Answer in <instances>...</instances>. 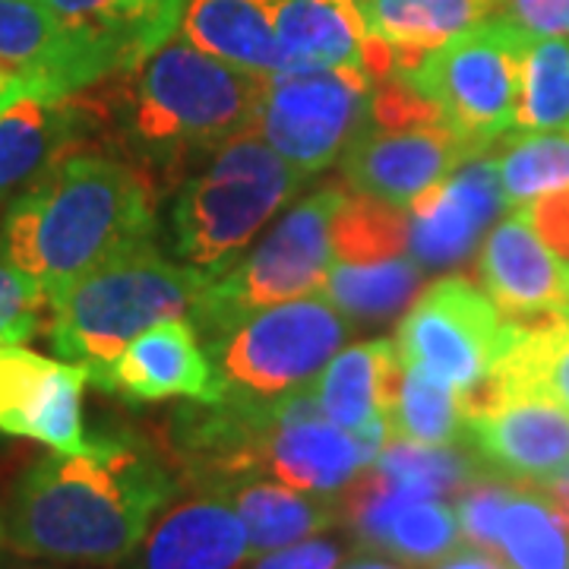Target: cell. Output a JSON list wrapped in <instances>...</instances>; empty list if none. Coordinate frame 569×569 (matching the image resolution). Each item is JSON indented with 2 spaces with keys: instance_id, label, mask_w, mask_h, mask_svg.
Masks as SVG:
<instances>
[{
  "instance_id": "1",
  "label": "cell",
  "mask_w": 569,
  "mask_h": 569,
  "mask_svg": "<svg viewBox=\"0 0 569 569\" xmlns=\"http://www.w3.org/2000/svg\"><path fill=\"white\" fill-rule=\"evenodd\" d=\"M178 490L168 462L130 440L54 452L29 466L0 503V541L17 557L121 567Z\"/></svg>"
},
{
  "instance_id": "2",
  "label": "cell",
  "mask_w": 569,
  "mask_h": 569,
  "mask_svg": "<svg viewBox=\"0 0 569 569\" xmlns=\"http://www.w3.org/2000/svg\"><path fill=\"white\" fill-rule=\"evenodd\" d=\"M156 234L152 178L130 159L80 149L22 190L0 224V250L48 301Z\"/></svg>"
},
{
  "instance_id": "3",
  "label": "cell",
  "mask_w": 569,
  "mask_h": 569,
  "mask_svg": "<svg viewBox=\"0 0 569 569\" xmlns=\"http://www.w3.org/2000/svg\"><path fill=\"white\" fill-rule=\"evenodd\" d=\"M272 73L219 61L178 36L137 67L111 77L104 99H92L102 130L121 142L130 162L149 174L174 171L183 159L257 130Z\"/></svg>"
},
{
  "instance_id": "4",
  "label": "cell",
  "mask_w": 569,
  "mask_h": 569,
  "mask_svg": "<svg viewBox=\"0 0 569 569\" xmlns=\"http://www.w3.org/2000/svg\"><path fill=\"white\" fill-rule=\"evenodd\" d=\"M206 279L171 263L156 241H140L96 266L51 301V346L67 365L86 367L96 387L137 336L193 310Z\"/></svg>"
},
{
  "instance_id": "5",
  "label": "cell",
  "mask_w": 569,
  "mask_h": 569,
  "mask_svg": "<svg viewBox=\"0 0 569 569\" xmlns=\"http://www.w3.org/2000/svg\"><path fill=\"white\" fill-rule=\"evenodd\" d=\"M310 178L253 130L238 133L181 183L171 206V244L206 282L241 260L253 238Z\"/></svg>"
},
{
  "instance_id": "6",
  "label": "cell",
  "mask_w": 569,
  "mask_h": 569,
  "mask_svg": "<svg viewBox=\"0 0 569 569\" xmlns=\"http://www.w3.org/2000/svg\"><path fill=\"white\" fill-rule=\"evenodd\" d=\"M346 193V187L332 183L295 203L241 263L200 288L190 317L206 346L260 307L284 305L323 288L336 263L332 219Z\"/></svg>"
},
{
  "instance_id": "7",
  "label": "cell",
  "mask_w": 569,
  "mask_h": 569,
  "mask_svg": "<svg viewBox=\"0 0 569 569\" xmlns=\"http://www.w3.org/2000/svg\"><path fill=\"white\" fill-rule=\"evenodd\" d=\"M346 336L348 323L339 307L326 295H305L247 313L206 348L222 396L279 402L313 389Z\"/></svg>"
},
{
  "instance_id": "8",
  "label": "cell",
  "mask_w": 569,
  "mask_h": 569,
  "mask_svg": "<svg viewBox=\"0 0 569 569\" xmlns=\"http://www.w3.org/2000/svg\"><path fill=\"white\" fill-rule=\"evenodd\" d=\"M529 36L503 17H490L430 51L415 70L399 73L440 111L475 156L516 130L522 58Z\"/></svg>"
},
{
  "instance_id": "9",
  "label": "cell",
  "mask_w": 569,
  "mask_h": 569,
  "mask_svg": "<svg viewBox=\"0 0 569 569\" xmlns=\"http://www.w3.org/2000/svg\"><path fill=\"white\" fill-rule=\"evenodd\" d=\"M373 86L365 67L272 73L257 133L288 162L317 174L339 162L367 127Z\"/></svg>"
},
{
  "instance_id": "10",
  "label": "cell",
  "mask_w": 569,
  "mask_h": 569,
  "mask_svg": "<svg viewBox=\"0 0 569 569\" xmlns=\"http://www.w3.org/2000/svg\"><path fill=\"white\" fill-rule=\"evenodd\" d=\"M509 317L466 276L433 282L396 329L406 365L427 370L459 392L481 387L507 346Z\"/></svg>"
},
{
  "instance_id": "11",
  "label": "cell",
  "mask_w": 569,
  "mask_h": 569,
  "mask_svg": "<svg viewBox=\"0 0 569 569\" xmlns=\"http://www.w3.org/2000/svg\"><path fill=\"white\" fill-rule=\"evenodd\" d=\"M380 449L361 433L332 425L320 411L317 392L305 389L272 402L257 449V475L310 493H342L377 462Z\"/></svg>"
},
{
  "instance_id": "12",
  "label": "cell",
  "mask_w": 569,
  "mask_h": 569,
  "mask_svg": "<svg viewBox=\"0 0 569 569\" xmlns=\"http://www.w3.org/2000/svg\"><path fill=\"white\" fill-rule=\"evenodd\" d=\"M471 156V146L443 121L411 127L367 121L339 162L351 190L408 209Z\"/></svg>"
},
{
  "instance_id": "13",
  "label": "cell",
  "mask_w": 569,
  "mask_h": 569,
  "mask_svg": "<svg viewBox=\"0 0 569 569\" xmlns=\"http://www.w3.org/2000/svg\"><path fill=\"white\" fill-rule=\"evenodd\" d=\"M462 440L509 481L541 485L569 466V411L541 396L468 399Z\"/></svg>"
},
{
  "instance_id": "14",
  "label": "cell",
  "mask_w": 569,
  "mask_h": 569,
  "mask_svg": "<svg viewBox=\"0 0 569 569\" xmlns=\"http://www.w3.org/2000/svg\"><path fill=\"white\" fill-rule=\"evenodd\" d=\"M86 383V367L41 358L22 346H0V430L39 440L54 452L96 449L99 440H89L82 427Z\"/></svg>"
},
{
  "instance_id": "15",
  "label": "cell",
  "mask_w": 569,
  "mask_h": 569,
  "mask_svg": "<svg viewBox=\"0 0 569 569\" xmlns=\"http://www.w3.org/2000/svg\"><path fill=\"white\" fill-rule=\"evenodd\" d=\"M0 70L51 102L114 77L111 63L39 0H0Z\"/></svg>"
},
{
  "instance_id": "16",
  "label": "cell",
  "mask_w": 569,
  "mask_h": 569,
  "mask_svg": "<svg viewBox=\"0 0 569 569\" xmlns=\"http://www.w3.org/2000/svg\"><path fill=\"white\" fill-rule=\"evenodd\" d=\"M503 206L497 159L471 156L408 206V253L425 269L462 263Z\"/></svg>"
},
{
  "instance_id": "17",
  "label": "cell",
  "mask_w": 569,
  "mask_h": 569,
  "mask_svg": "<svg viewBox=\"0 0 569 569\" xmlns=\"http://www.w3.org/2000/svg\"><path fill=\"white\" fill-rule=\"evenodd\" d=\"M102 137V118L89 96H22L0 111V200L39 183L54 164Z\"/></svg>"
},
{
  "instance_id": "18",
  "label": "cell",
  "mask_w": 569,
  "mask_h": 569,
  "mask_svg": "<svg viewBox=\"0 0 569 569\" xmlns=\"http://www.w3.org/2000/svg\"><path fill=\"white\" fill-rule=\"evenodd\" d=\"M250 553L247 529L219 490L171 500L152 519L123 569H241Z\"/></svg>"
},
{
  "instance_id": "19",
  "label": "cell",
  "mask_w": 569,
  "mask_h": 569,
  "mask_svg": "<svg viewBox=\"0 0 569 569\" xmlns=\"http://www.w3.org/2000/svg\"><path fill=\"white\" fill-rule=\"evenodd\" d=\"M96 387L104 392H118L133 402H159V399L219 402L222 399L216 367L197 342V329L183 317L164 320L137 336L99 377Z\"/></svg>"
},
{
  "instance_id": "20",
  "label": "cell",
  "mask_w": 569,
  "mask_h": 569,
  "mask_svg": "<svg viewBox=\"0 0 569 569\" xmlns=\"http://www.w3.org/2000/svg\"><path fill=\"white\" fill-rule=\"evenodd\" d=\"M478 276L509 320L569 307V260L538 238L522 209L493 224L478 257Z\"/></svg>"
},
{
  "instance_id": "21",
  "label": "cell",
  "mask_w": 569,
  "mask_h": 569,
  "mask_svg": "<svg viewBox=\"0 0 569 569\" xmlns=\"http://www.w3.org/2000/svg\"><path fill=\"white\" fill-rule=\"evenodd\" d=\"M58 20L96 48L114 73L152 54L181 26L187 0H39Z\"/></svg>"
},
{
  "instance_id": "22",
  "label": "cell",
  "mask_w": 569,
  "mask_h": 569,
  "mask_svg": "<svg viewBox=\"0 0 569 569\" xmlns=\"http://www.w3.org/2000/svg\"><path fill=\"white\" fill-rule=\"evenodd\" d=\"M462 396H541L569 411V307L526 320H509L507 346L490 377Z\"/></svg>"
},
{
  "instance_id": "23",
  "label": "cell",
  "mask_w": 569,
  "mask_h": 569,
  "mask_svg": "<svg viewBox=\"0 0 569 569\" xmlns=\"http://www.w3.org/2000/svg\"><path fill=\"white\" fill-rule=\"evenodd\" d=\"M370 29L358 0H279L276 73L365 67Z\"/></svg>"
},
{
  "instance_id": "24",
  "label": "cell",
  "mask_w": 569,
  "mask_h": 569,
  "mask_svg": "<svg viewBox=\"0 0 569 569\" xmlns=\"http://www.w3.org/2000/svg\"><path fill=\"white\" fill-rule=\"evenodd\" d=\"M402 373L406 361L396 342L373 339L339 351L317 377L313 392L332 425L361 433L367 427L387 425Z\"/></svg>"
},
{
  "instance_id": "25",
  "label": "cell",
  "mask_w": 569,
  "mask_h": 569,
  "mask_svg": "<svg viewBox=\"0 0 569 569\" xmlns=\"http://www.w3.org/2000/svg\"><path fill=\"white\" fill-rule=\"evenodd\" d=\"M219 493L238 509L253 557L323 535L342 519L339 493H310L263 475L228 481Z\"/></svg>"
},
{
  "instance_id": "26",
  "label": "cell",
  "mask_w": 569,
  "mask_h": 569,
  "mask_svg": "<svg viewBox=\"0 0 569 569\" xmlns=\"http://www.w3.org/2000/svg\"><path fill=\"white\" fill-rule=\"evenodd\" d=\"M370 36L387 44L396 77L415 70L430 51L500 13V0H358Z\"/></svg>"
},
{
  "instance_id": "27",
  "label": "cell",
  "mask_w": 569,
  "mask_h": 569,
  "mask_svg": "<svg viewBox=\"0 0 569 569\" xmlns=\"http://www.w3.org/2000/svg\"><path fill=\"white\" fill-rule=\"evenodd\" d=\"M279 0H187L181 36L219 61L276 73Z\"/></svg>"
},
{
  "instance_id": "28",
  "label": "cell",
  "mask_w": 569,
  "mask_h": 569,
  "mask_svg": "<svg viewBox=\"0 0 569 569\" xmlns=\"http://www.w3.org/2000/svg\"><path fill=\"white\" fill-rule=\"evenodd\" d=\"M497 553L512 569H569V507L541 485H516L500 516Z\"/></svg>"
},
{
  "instance_id": "29",
  "label": "cell",
  "mask_w": 569,
  "mask_h": 569,
  "mask_svg": "<svg viewBox=\"0 0 569 569\" xmlns=\"http://www.w3.org/2000/svg\"><path fill=\"white\" fill-rule=\"evenodd\" d=\"M421 276L425 266L402 253L373 263L336 260L326 276L323 295L355 320H387L418 295Z\"/></svg>"
},
{
  "instance_id": "30",
  "label": "cell",
  "mask_w": 569,
  "mask_h": 569,
  "mask_svg": "<svg viewBox=\"0 0 569 569\" xmlns=\"http://www.w3.org/2000/svg\"><path fill=\"white\" fill-rule=\"evenodd\" d=\"M462 425H466L462 392L430 377L421 367L406 365L396 406L389 411L392 440L452 447L456 440H462Z\"/></svg>"
},
{
  "instance_id": "31",
  "label": "cell",
  "mask_w": 569,
  "mask_h": 569,
  "mask_svg": "<svg viewBox=\"0 0 569 569\" xmlns=\"http://www.w3.org/2000/svg\"><path fill=\"white\" fill-rule=\"evenodd\" d=\"M462 526L456 507L440 497H406L377 531L370 550H380L408 567H433L459 548Z\"/></svg>"
},
{
  "instance_id": "32",
  "label": "cell",
  "mask_w": 569,
  "mask_h": 569,
  "mask_svg": "<svg viewBox=\"0 0 569 569\" xmlns=\"http://www.w3.org/2000/svg\"><path fill=\"white\" fill-rule=\"evenodd\" d=\"M497 149V174L507 206H526L535 197L569 187V133L567 130H509Z\"/></svg>"
},
{
  "instance_id": "33",
  "label": "cell",
  "mask_w": 569,
  "mask_h": 569,
  "mask_svg": "<svg viewBox=\"0 0 569 569\" xmlns=\"http://www.w3.org/2000/svg\"><path fill=\"white\" fill-rule=\"evenodd\" d=\"M408 247V209L351 190L332 219V250L342 263H373Z\"/></svg>"
},
{
  "instance_id": "34",
  "label": "cell",
  "mask_w": 569,
  "mask_h": 569,
  "mask_svg": "<svg viewBox=\"0 0 569 569\" xmlns=\"http://www.w3.org/2000/svg\"><path fill=\"white\" fill-rule=\"evenodd\" d=\"M569 127V36L531 39L522 58L516 130Z\"/></svg>"
},
{
  "instance_id": "35",
  "label": "cell",
  "mask_w": 569,
  "mask_h": 569,
  "mask_svg": "<svg viewBox=\"0 0 569 569\" xmlns=\"http://www.w3.org/2000/svg\"><path fill=\"white\" fill-rule=\"evenodd\" d=\"M373 468L418 497H440V500L447 493H462L478 478L471 459L452 447H425L408 440H389L380 449Z\"/></svg>"
},
{
  "instance_id": "36",
  "label": "cell",
  "mask_w": 569,
  "mask_h": 569,
  "mask_svg": "<svg viewBox=\"0 0 569 569\" xmlns=\"http://www.w3.org/2000/svg\"><path fill=\"white\" fill-rule=\"evenodd\" d=\"M44 307H51L44 288L0 250V346H22L32 339L41 329Z\"/></svg>"
},
{
  "instance_id": "37",
  "label": "cell",
  "mask_w": 569,
  "mask_h": 569,
  "mask_svg": "<svg viewBox=\"0 0 569 569\" xmlns=\"http://www.w3.org/2000/svg\"><path fill=\"white\" fill-rule=\"evenodd\" d=\"M516 481H471L456 503V516L462 526V538L475 548L497 550L500 541V516L507 507Z\"/></svg>"
},
{
  "instance_id": "38",
  "label": "cell",
  "mask_w": 569,
  "mask_h": 569,
  "mask_svg": "<svg viewBox=\"0 0 569 569\" xmlns=\"http://www.w3.org/2000/svg\"><path fill=\"white\" fill-rule=\"evenodd\" d=\"M346 560V550L336 538L313 535L305 541H295L288 548L269 550L260 557H250L247 569H339Z\"/></svg>"
},
{
  "instance_id": "39",
  "label": "cell",
  "mask_w": 569,
  "mask_h": 569,
  "mask_svg": "<svg viewBox=\"0 0 569 569\" xmlns=\"http://www.w3.org/2000/svg\"><path fill=\"white\" fill-rule=\"evenodd\" d=\"M529 39L569 36V0H500V13Z\"/></svg>"
},
{
  "instance_id": "40",
  "label": "cell",
  "mask_w": 569,
  "mask_h": 569,
  "mask_svg": "<svg viewBox=\"0 0 569 569\" xmlns=\"http://www.w3.org/2000/svg\"><path fill=\"white\" fill-rule=\"evenodd\" d=\"M526 212L531 228L538 231V238L557 253L569 260V187L548 190L541 197H535L526 206H519Z\"/></svg>"
},
{
  "instance_id": "41",
  "label": "cell",
  "mask_w": 569,
  "mask_h": 569,
  "mask_svg": "<svg viewBox=\"0 0 569 569\" xmlns=\"http://www.w3.org/2000/svg\"><path fill=\"white\" fill-rule=\"evenodd\" d=\"M430 569H512L497 553V550H488V548H456L452 553H447L440 563H433Z\"/></svg>"
},
{
  "instance_id": "42",
  "label": "cell",
  "mask_w": 569,
  "mask_h": 569,
  "mask_svg": "<svg viewBox=\"0 0 569 569\" xmlns=\"http://www.w3.org/2000/svg\"><path fill=\"white\" fill-rule=\"evenodd\" d=\"M339 569H415L402 563V560H392L387 553H380V550H365V553H355V557H348L342 560V567Z\"/></svg>"
},
{
  "instance_id": "43",
  "label": "cell",
  "mask_w": 569,
  "mask_h": 569,
  "mask_svg": "<svg viewBox=\"0 0 569 569\" xmlns=\"http://www.w3.org/2000/svg\"><path fill=\"white\" fill-rule=\"evenodd\" d=\"M22 96H29L26 86H22L17 77H10L7 70H0V111H3L7 104L17 102V99H22Z\"/></svg>"
},
{
  "instance_id": "44",
  "label": "cell",
  "mask_w": 569,
  "mask_h": 569,
  "mask_svg": "<svg viewBox=\"0 0 569 569\" xmlns=\"http://www.w3.org/2000/svg\"><path fill=\"white\" fill-rule=\"evenodd\" d=\"M541 488H548L560 503H567L569 507V466L560 471V475H553V478H548V481H541Z\"/></svg>"
},
{
  "instance_id": "45",
  "label": "cell",
  "mask_w": 569,
  "mask_h": 569,
  "mask_svg": "<svg viewBox=\"0 0 569 569\" xmlns=\"http://www.w3.org/2000/svg\"><path fill=\"white\" fill-rule=\"evenodd\" d=\"M3 550H7V548H3V541H0V553H3Z\"/></svg>"
},
{
  "instance_id": "46",
  "label": "cell",
  "mask_w": 569,
  "mask_h": 569,
  "mask_svg": "<svg viewBox=\"0 0 569 569\" xmlns=\"http://www.w3.org/2000/svg\"><path fill=\"white\" fill-rule=\"evenodd\" d=\"M32 569H41V567H32Z\"/></svg>"
},
{
  "instance_id": "47",
  "label": "cell",
  "mask_w": 569,
  "mask_h": 569,
  "mask_svg": "<svg viewBox=\"0 0 569 569\" xmlns=\"http://www.w3.org/2000/svg\"><path fill=\"white\" fill-rule=\"evenodd\" d=\"M567 133H569V127H567Z\"/></svg>"
}]
</instances>
